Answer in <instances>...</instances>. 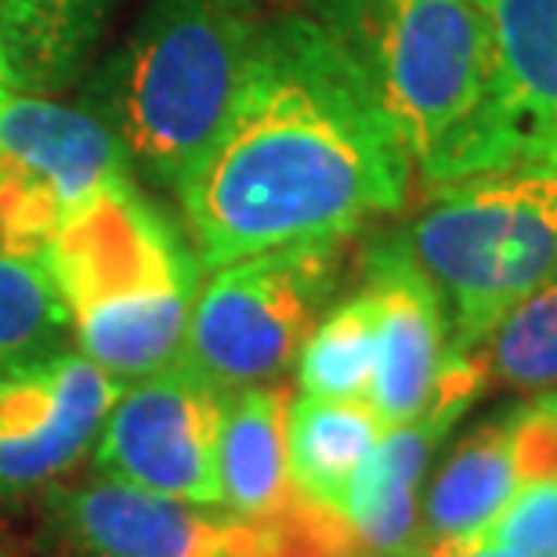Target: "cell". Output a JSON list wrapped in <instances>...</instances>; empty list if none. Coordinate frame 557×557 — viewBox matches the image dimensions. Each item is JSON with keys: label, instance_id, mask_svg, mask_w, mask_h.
Returning <instances> with one entry per match:
<instances>
[{"label": "cell", "instance_id": "obj_1", "mask_svg": "<svg viewBox=\"0 0 557 557\" xmlns=\"http://www.w3.org/2000/svg\"><path fill=\"white\" fill-rule=\"evenodd\" d=\"M413 160L315 15L258 22L239 87L177 185L203 269L300 239H348L403 210Z\"/></svg>", "mask_w": 557, "mask_h": 557}, {"label": "cell", "instance_id": "obj_2", "mask_svg": "<svg viewBox=\"0 0 557 557\" xmlns=\"http://www.w3.org/2000/svg\"><path fill=\"white\" fill-rule=\"evenodd\" d=\"M315 18L362 73L428 188L504 171L493 37L474 0H319Z\"/></svg>", "mask_w": 557, "mask_h": 557}, {"label": "cell", "instance_id": "obj_3", "mask_svg": "<svg viewBox=\"0 0 557 557\" xmlns=\"http://www.w3.org/2000/svg\"><path fill=\"white\" fill-rule=\"evenodd\" d=\"M40 261L70 308L81 355L113 381H145L182 359L203 261L131 174L70 214Z\"/></svg>", "mask_w": 557, "mask_h": 557}, {"label": "cell", "instance_id": "obj_4", "mask_svg": "<svg viewBox=\"0 0 557 557\" xmlns=\"http://www.w3.org/2000/svg\"><path fill=\"white\" fill-rule=\"evenodd\" d=\"M258 22L247 0H145L84 91V109L113 131L131 171L182 185L228 113Z\"/></svg>", "mask_w": 557, "mask_h": 557}, {"label": "cell", "instance_id": "obj_5", "mask_svg": "<svg viewBox=\"0 0 557 557\" xmlns=\"http://www.w3.org/2000/svg\"><path fill=\"white\" fill-rule=\"evenodd\" d=\"M403 239L449 308L453 348L474 351L557 278V171L504 166L434 188Z\"/></svg>", "mask_w": 557, "mask_h": 557}, {"label": "cell", "instance_id": "obj_6", "mask_svg": "<svg viewBox=\"0 0 557 557\" xmlns=\"http://www.w3.org/2000/svg\"><path fill=\"white\" fill-rule=\"evenodd\" d=\"M344 239H300L221 264L188 319L182 366L221 395L275 384L341 283Z\"/></svg>", "mask_w": 557, "mask_h": 557}, {"label": "cell", "instance_id": "obj_7", "mask_svg": "<svg viewBox=\"0 0 557 557\" xmlns=\"http://www.w3.org/2000/svg\"><path fill=\"white\" fill-rule=\"evenodd\" d=\"M120 174H131L124 149L84 106L0 98V250L40 258L70 214Z\"/></svg>", "mask_w": 557, "mask_h": 557}, {"label": "cell", "instance_id": "obj_8", "mask_svg": "<svg viewBox=\"0 0 557 557\" xmlns=\"http://www.w3.org/2000/svg\"><path fill=\"white\" fill-rule=\"evenodd\" d=\"M221 406L225 395L182 362L135 381L102 423L98 467L120 482L214 507Z\"/></svg>", "mask_w": 557, "mask_h": 557}, {"label": "cell", "instance_id": "obj_9", "mask_svg": "<svg viewBox=\"0 0 557 557\" xmlns=\"http://www.w3.org/2000/svg\"><path fill=\"white\" fill-rule=\"evenodd\" d=\"M488 384L493 381H488L482 351H453L431 409L381 431V438L373 442V449L355 471L341 510L355 547L366 557L428 554L417 504L423 471H428L434 449L445 442V434L460 423V417Z\"/></svg>", "mask_w": 557, "mask_h": 557}, {"label": "cell", "instance_id": "obj_10", "mask_svg": "<svg viewBox=\"0 0 557 557\" xmlns=\"http://www.w3.org/2000/svg\"><path fill=\"white\" fill-rule=\"evenodd\" d=\"M120 392L102 366L70 351L0 373V493L70 471L102 434Z\"/></svg>", "mask_w": 557, "mask_h": 557}, {"label": "cell", "instance_id": "obj_11", "mask_svg": "<svg viewBox=\"0 0 557 557\" xmlns=\"http://www.w3.org/2000/svg\"><path fill=\"white\" fill-rule=\"evenodd\" d=\"M366 289L376 300V366L370 409L384 428L420 417L438 398L453 359L449 308L409 253L403 236H384L366 250Z\"/></svg>", "mask_w": 557, "mask_h": 557}, {"label": "cell", "instance_id": "obj_12", "mask_svg": "<svg viewBox=\"0 0 557 557\" xmlns=\"http://www.w3.org/2000/svg\"><path fill=\"white\" fill-rule=\"evenodd\" d=\"M59 521L81 557H250L264 525L102 478L73 488Z\"/></svg>", "mask_w": 557, "mask_h": 557}, {"label": "cell", "instance_id": "obj_13", "mask_svg": "<svg viewBox=\"0 0 557 557\" xmlns=\"http://www.w3.org/2000/svg\"><path fill=\"white\" fill-rule=\"evenodd\" d=\"M493 37V120L504 166L557 171V0H474Z\"/></svg>", "mask_w": 557, "mask_h": 557}, {"label": "cell", "instance_id": "obj_14", "mask_svg": "<svg viewBox=\"0 0 557 557\" xmlns=\"http://www.w3.org/2000/svg\"><path fill=\"white\" fill-rule=\"evenodd\" d=\"M289 387L258 384L225 395L218 428L221 504L243 521L264 525L294 504L286 463Z\"/></svg>", "mask_w": 557, "mask_h": 557}, {"label": "cell", "instance_id": "obj_15", "mask_svg": "<svg viewBox=\"0 0 557 557\" xmlns=\"http://www.w3.org/2000/svg\"><path fill=\"white\" fill-rule=\"evenodd\" d=\"M116 0H0V51L11 81L62 91L81 81Z\"/></svg>", "mask_w": 557, "mask_h": 557}, {"label": "cell", "instance_id": "obj_16", "mask_svg": "<svg viewBox=\"0 0 557 557\" xmlns=\"http://www.w3.org/2000/svg\"><path fill=\"white\" fill-rule=\"evenodd\" d=\"M384 423L370 403L300 395L286 417V463L294 496L305 504L341 515L344 496L366 453L381 438Z\"/></svg>", "mask_w": 557, "mask_h": 557}, {"label": "cell", "instance_id": "obj_17", "mask_svg": "<svg viewBox=\"0 0 557 557\" xmlns=\"http://www.w3.org/2000/svg\"><path fill=\"white\" fill-rule=\"evenodd\" d=\"M515 493L518 471L504 413L478 423L434 474L423 499V543L482 536Z\"/></svg>", "mask_w": 557, "mask_h": 557}, {"label": "cell", "instance_id": "obj_18", "mask_svg": "<svg viewBox=\"0 0 557 557\" xmlns=\"http://www.w3.org/2000/svg\"><path fill=\"white\" fill-rule=\"evenodd\" d=\"M376 366V300L370 289L341 300L308 333L297 355L300 392L337 403H366Z\"/></svg>", "mask_w": 557, "mask_h": 557}, {"label": "cell", "instance_id": "obj_19", "mask_svg": "<svg viewBox=\"0 0 557 557\" xmlns=\"http://www.w3.org/2000/svg\"><path fill=\"white\" fill-rule=\"evenodd\" d=\"M70 308L40 258L0 250V373L65 351Z\"/></svg>", "mask_w": 557, "mask_h": 557}, {"label": "cell", "instance_id": "obj_20", "mask_svg": "<svg viewBox=\"0 0 557 557\" xmlns=\"http://www.w3.org/2000/svg\"><path fill=\"white\" fill-rule=\"evenodd\" d=\"M488 381L515 392H554L557 387V278L518 300L493 333L478 344Z\"/></svg>", "mask_w": 557, "mask_h": 557}, {"label": "cell", "instance_id": "obj_21", "mask_svg": "<svg viewBox=\"0 0 557 557\" xmlns=\"http://www.w3.org/2000/svg\"><path fill=\"white\" fill-rule=\"evenodd\" d=\"M482 536L525 557H557V478L525 482Z\"/></svg>", "mask_w": 557, "mask_h": 557}, {"label": "cell", "instance_id": "obj_22", "mask_svg": "<svg viewBox=\"0 0 557 557\" xmlns=\"http://www.w3.org/2000/svg\"><path fill=\"white\" fill-rule=\"evenodd\" d=\"M507 431L518 485L557 478V387L554 392H540L525 406L510 409Z\"/></svg>", "mask_w": 557, "mask_h": 557}, {"label": "cell", "instance_id": "obj_23", "mask_svg": "<svg viewBox=\"0 0 557 557\" xmlns=\"http://www.w3.org/2000/svg\"><path fill=\"white\" fill-rule=\"evenodd\" d=\"M11 70H8V62H4V51H0V98H4L8 91H11Z\"/></svg>", "mask_w": 557, "mask_h": 557}, {"label": "cell", "instance_id": "obj_24", "mask_svg": "<svg viewBox=\"0 0 557 557\" xmlns=\"http://www.w3.org/2000/svg\"><path fill=\"white\" fill-rule=\"evenodd\" d=\"M247 4H253V8H261V4H283V0H247Z\"/></svg>", "mask_w": 557, "mask_h": 557}, {"label": "cell", "instance_id": "obj_25", "mask_svg": "<svg viewBox=\"0 0 557 557\" xmlns=\"http://www.w3.org/2000/svg\"><path fill=\"white\" fill-rule=\"evenodd\" d=\"M261 543H264V540H261Z\"/></svg>", "mask_w": 557, "mask_h": 557}]
</instances>
